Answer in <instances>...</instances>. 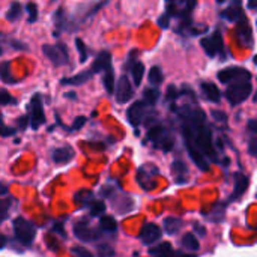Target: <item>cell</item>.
Instances as JSON below:
<instances>
[{"label": "cell", "mask_w": 257, "mask_h": 257, "mask_svg": "<svg viewBox=\"0 0 257 257\" xmlns=\"http://www.w3.org/2000/svg\"><path fill=\"white\" fill-rule=\"evenodd\" d=\"M148 140L155 149H161L163 152H170L175 146V139L170 130L161 122H154L148 126Z\"/></svg>", "instance_id": "1"}, {"label": "cell", "mask_w": 257, "mask_h": 257, "mask_svg": "<svg viewBox=\"0 0 257 257\" xmlns=\"http://www.w3.org/2000/svg\"><path fill=\"white\" fill-rule=\"evenodd\" d=\"M251 92H253L251 78H239L227 84L224 95L230 105H239L248 99Z\"/></svg>", "instance_id": "2"}, {"label": "cell", "mask_w": 257, "mask_h": 257, "mask_svg": "<svg viewBox=\"0 0 257 257\" xmlns=\"http://www.w3.org/2000/svg\"><path fill=\"white\" fill-rule=\"evenodd\" d=\"M12 227H14V235H15V239L18 241V244H21L24 248L32 247V244L36 238L35 224L23 217H17L12 221Z\"/></svg>", "instance_id": "3"}, {"label": "cell", "mask_w": 257, "mask_h": 257, "mask_svg": "<svg viewBox=\"0 0 257 257\" xmlns=\"http://www.w3.org/2000/svg\"><path fill=\"white\" fill-rule=\"evenodd\" d=\"M154 116H155L154 107H151L149 104H146L143 99L133 102V104L130 105L128 111H126L128 122H130L134 128H139L142 123H145L146 120H151Z\"/></svg>", "instance_id": "4"}, {"label": "cell", "mask_w": 257, "mask_h": 257, "mask_svg": "<svg viewBox=\"0 0 257 257\" xmlns=\"http://www.w3.org/2000/svg\"><path fill=\"white\" fill-rule=\"evenodd\" d=\"M160 175L161 172L155 164H143L137 169L136 179L142 190H145L146 193H151L152 190H155L157 179L160 178Z\"/></svg>", "instance_id": "5"}, {"label": "cell", "mask_w": 257, "mask_h": 257, "mask_svg": "<svg viewBox=\"0 0 257 257\" xmlns=\"http://www.w3.org/2000/svg\"><path fill=\"white\" fill-rule=\"evenodd\" d=\"M27 117L30 122L32 130H39L41 125L45 123V111H44V104H42V95L35 93L27 105Z\"/></svg>", "instance_id": "6"}, {"label": "cell", "mask_w": 257, "mask_h": 257, "mask_svg": "<svg viewBox=\"0 0 257 257\" xmlns=\"http://www.w3.org/2000/svg\"><path fill=\"white\" fill-rule=\"evenodd\" d=\"M42 53L44 56L54 65V66H65L68 62H69V51H68V47L66 44H44L42 45Z\"/></svg>", "instance_id": "7"}, {"label": "cell", "mask_w": 257, "mask_h": 257, "mask_svg": "<svg viewBox=\"0 0 257 257\" xmlns=\"http://www.w3.org/2000/svg\"><path fill=\"white\" fill-rule=\"evenodd\" d=\"M200 45L203 47L205 53L208 57L214 59L220 54H223V50H224V41H223V33L220 29L214 30L209 36H205L202 41H200Z\"/></svg>", "instance_id": "8"}, {"label": "cell", "mask_w": 257, "mask_h": 257, "mask_svg": "<svg viewBox=\"0 0 257 257\" xmlns=\"http://www.w3.org/2000/svg\"><path fill=\"white\" fill-rule=\"evenodd\" d=\"M134 96V86L131 84L128 75L122 74L114 86V99L117 104H126Z\"/></svg>", "instance_id": "9"}, {"label": "cell", "mask_w": 257, "mask_h": 257, "mask_svg": "<svg viewBox=\"0 0 257 257\" xmlns=\"http://www.w3.org/2000/svg\"><path fill=\"white\" fill-rule=\"evenodd\" d=\"M74 235L77 236V239H80L83 242H95L101 238L99 230L92 227L84 218L74 224Z\"/></svg>", "instance_id": "10"}, {"label": "cell", "mask_w": 257, "mask_h": 257, "mask_svg": "<svg viewBox=\"0 0 257 257\" xmlns=\"http://www.w3.org/2000/svg\"><path fill=\"white\" fill-rule=\"evenodd\" d=\"M236 36H238V41H239V44H241L242 47L251 48V47L254 45V41H253V30H251L248 17H247L245 14L236 21Z\"/></svg>", "instance_id": "11"}, {"label": "cell", "mask_w": 257, "mask_h": 257, "mask_svg": "<svg viewBox=\"0 0 257 257\" xmlns=\"http://www.w3.org/2000/svg\"><path fill=\"white\" fill-rule=\"evenodd\" d=\"M136 54H137V51L130 53V56H128V59H126V62L123 65V71L131 74L133 81H134L133 86L139 87L142 84V80H143V75H145V65L140 60L136 59Z\"/></svg>", "instance_id": "12"}, {"label": "cell", "mask_w": 257, "mask_h": 257, "mask_svg": "<svg viewBox=\"0 0 257 257\" xmlns=\"http://www.w3.org/2000/svg\"><path fill=\"white\" fill-rule=\"evenodd\" d=\"M217 78L221 84H229L239 78H251V72L242 66H229V68L218 71Z\"/></svg>", "instance_id": "13"}, {"label": "cell", "mask_w": 257, "mask_h": 257, "mask_svg": "<svg viewBox=\"0 0 257 257\" xmlns=\"http://www.w3.org/2000/svg\"><path fill=\"white\" fill-rule=\"evenodd\" d=\"M53 23H54V36H60L63 32H69V20H68V11L65 6H59L53 14Z\"/></svg>", "instance_id": "14"}, {"label": "cell", "mask_w": 257, "mask_h": 257, "mask_svg": "<svg viewBox=\"0 0 257 257\" xmlns=\"http://www.w3.org/2000/svg\"><path fill=\"white\" fill-rule=\"evenodd\" d=\"M161 235H163V232H161L160 226H157L155 223H146L139 233V239L145 245H151V244L157 242L158 239H161Z\"/></svg>", "instance_id": "15"}, {"label": "cell", "mask_w": 257, "mask_h": 257, "mask_svg": "<svg viewBox=\"0 0 257 257\" xmlns=\"http://www.w3.org/2000/svg\"><path fill=\"white\" fill-rule=\"evenodd\" d=\"M75 157V151L69 145H63L51 149V160L54 164H68Z\"/></svg>", "instance_id": "16"}, {"label": "cell", "mask_w": 257, "mask_h": 257, "mask_svg": "<svg viewBox=\"0 0 257 257\" xmlns=\"http://www.w3.org/2000/svg\"><path fill=\"white\" fill-rule=\"evenodd\" d=\"M172 175H173V179L178 185H182V184H187L188 179H190V172H188V167L184 161L181 160H175L172 163Z\"/></svg>", "instance_id": "17"}, {"label": "cell", "mask_w": 257, "mask_h": 257, "mask_svg": "<svg viewBox=\"0 0 257 257\" xmlns=\"http://www.w3.org/2000/svg\"><path fill=\"white\" fill-rule=\"evenodd\" d=\"M248 184H250L248 176L241 173V172H236L235 173V190H233V194L230 196V202L239 200L245 194V191L248 188Z\"/></svg>", "instance_id": "18"}, {"label": "cell", "mask_w": 257, "mask_h": 257, "mask_svg": "<svg viewBox=\"0 0 257 257\" xmlns=\"http://www.w3.org/2000/svg\"><path fill=\"white\" fill-rule=\"evenodd\" d=\"M200 90L203 93V96L214 104H218L221 101V92L218 89L217 84H214L212 81H202L200 83Z\"/></svg>", "instance_id": "19"}, {"label": "cell", "mask_w": 257, "mask_h": 257, "mask_svg": "<svg viewBox=\"0 0 257 257\" xmlns=\"http://www.w3.org/2000/svg\"><path fill=\"white\" fill-rule=\"evenodd\" d=\"M241 6H242L241 2H233V3H230L226 9H223V11L220 12V17H221L223 20L230 21V23H236V21L245 14V12L242 11Z\"/></svg>", "instance_id": "20"}, {"label": "cell", "mask_w": 257, "mask_h": 257, "mask_svg": "<svg viewBox=\"0 0 257 257\" xmlns=\"http://www.w3.org/2000/svg\"><path fill=\"white\" fill-rule=\"evenodd\" d=\"M93 75H95V74H93V71H92L90 68H87V69H84V71L78 72L77 75L62 78V80H60V83H62V84H66V86H81V84H84L86 81H89Z\"/></svg>", "instance_id": "21"}, {"label": "cell", "mask_w": 257, "mask_h": 257, "mask_svg": "<svg viewBox=\"0 0 257 257\" xmlns=\"http://www.w3.org/2000/svg\"><path fill=\"white\" fill-rule=\"evenodd\" d=\"M226 208H227V203L224 202H217L212 209L209 212H205V218L211 223H221L224 221V217H226Z\"/></svg>", "instance_id": "22"}, {"label": "cell", "mask_w": 257, "mask_h": 257, "mask_svg": "<svg viewBox=\"0 0 257 257\" xmlns=\"http://www.w3.org/2000/svg\"><path fill=\"white\" fill-rule=\"evenodd\" d=\"M98 230L99 233H104L107 236H114L116 232H117V223L114 220V217H110V215H104L99 218V223H98Z\"/></svg>", "instance_id": "23"}, {"label": "cell", "mask_w": 257, "mask_h": 257, "mask_svg": "<svg viewBox=\"0 0 257 257\" xmlns=\"http://www.w3.org/2000/svg\"><path fill=\"white\" fill-rule=\"evenodd\" d=\"M182 220L181 218H178V217H167V218H164V221H163V229H164V232L167 233V235H176L181 229H182Z\"/></svg>", "instance_id": "24"}, {"label": "cell", "mask_w": 257, "mask_h": 257, "mask_svg": "<svg viewBox=\"0 0 257 257\" xmlns=\"http://www.w3.org/2000/svg\"><path fill=\"white\" fill-rule=\"evenodd\" d=\"M0 80L5 83V84H15L18 80L11 74V62L9 60H5V62H0Z\"/></svg>", "instance_id": "25"}, {"label": "cell", "mask_w": 257, "mask_h": 257, "mask_svg": "<svg viewBox=\"0 0 257 257\" xmlns=\"http://www.w3.org/2000/svg\"><path fill=\"white\" fill-rule=\"evenodd\" d=\"M148 80H149V83L152 84V87H157V89H158V86L163 84V81H164L163 69H161L160 66H152V68L149 69Z\"/></svg>", "instance_id": "26"}, {"label": "cell", "mask_w": 257, "mask_h": 257, "mask_svg": "<svg viewBox=\"0 0 257 257\" xmlns=\"http://www.w3.org/2000/svg\"><path fill=\"white\" fill-rule=\"evenodd\" d=\"M102 83H104V87L107 90L108 95H113L114 92V71H113V66H108L104 74H102Z\"/></svg>", "instance_id": "27"}, {"label": "cell", "mask_w": 257, "mask_h": 257, "mask_svg": "<svg viewBox=\"0 0 257 257\" xmlns=\"http://www.w3.org/2000/svg\"><path fill=\"white\" fill-rule=\"evenodd\" d=\"M160 98H161V92L157 87H148L143 92V101L146 104H149L151 107H155V104L160 101Z\"/></svg>", "instance_id": "28"}, {"label": "cell", "mask_w": 257, "mask_h": 257, "mask_svg": "<svg viewBox=\"0 0 257 257\" xmlns=\"http://www.w3.org/2000/svg\"><path fill=\"white\" fill-rule=\"evenodd\" d=\"M181 244L188 251H199V248H200V242L194 236V233H185L184 238H182V241H181Z\"/></svg>", "instance_id": "29"}, {"label": "cell", "mask_w": 257, "mask_h": 257, "mask_svg": "<svg viewBox=\"0 0 257 257\" xmlns=\"http://www.w3.org/2000/svg\"><path fill=\"white\" fill-rule=\"evenodd\" d=\"M172 251H173V247H172L170 242H161V244L149 248V254L155 257H166L169 256Z\"/></svg>", "instance_id": "30"}, {"label": "cell", "mask_w": 257, "mask_h": 257, "mask_svg": "<svg viewBox=\"0 0 257 257\" xmlns=\"http://www.w3.org/2000/svg\"><path fill=\"white\" fill-rule=\"evenodd\" d=\"M21 14H23V6H21V3L14 2V3H11L9 9L6 11V20H8V21H18V20L21 18Z\"/></svg>", "instance_id": "31"}, {"label": "cell", "mask_w": 257, "mask_h": 257, "mask_svg": "<svg viewBox=\"0 0 257 257\" xmlns=\"http://www.w3.org/2000/svg\"><path fill=\"white\" fill-rule=\"evenodd\" d=\"M90 217H101L105 212V203L102 200H93L87 205Z\"/></svg>", "instance_id": "32"}, {"label": "cell", "mask_w": 257, "mask_h": 257, "mask_svg": "<svg viewBox=\"0 0 257 257\" xmlns=\"http://www.w3.org/2000/svg\"><path fill=\"white\" fill-rule=\"evenodd\" d=\"M93 200H95V197H93V193L90 190H81L75 194V202L83 205V206H87Z\"/></svg>", "instance_id": "33"}, {"label": "cell", "mask_w": 257, "mask_h": 257, "mask_svg": "<svg viewBox=\"0 0 257 257\" xmlns=\"http://www.w3.org/2000/svg\"><path fill=\"white\" fill-rule=\"evenodd\" d=\"M14 199H0V223L5 221L9 215V211L12 208Z\"/></svg>", "instance_id": "34"}, {"label": "cell", "mask_w": 257, "mask_h": 257, "mask_svg": "<svg viewBox=\"0 0 257 257\" xmlns=\"http://www.w3.org/2000/svg\"><path fill=\"white\" fill-rule=\"evenodd\" d=\"M75 47H77V51H78V56H80V62L84 63L89 57V48L86 47V44L80 39V38H75Z\"/></svg>", "instance_id": "35"}, {"label": "cell", "mask_w": 257, "mask_h": 257, "mask_svg": "<svg viewBox=\"0 0 257 257\" xmlns=\"http://www.w3.org/2000/svg\"><path fill=\"white\" fill-rule=\"evenodd\" d=\"M12 104H18V99H15L8 90L0 89V105L6 107V105H12Z\"/></svg>", "instance_id": "36"}, {"label": "cell", "mask_w": 257, "mask_h": 257, "mask_svg": "<svg viewBox=\"0 0 257 257\" xmlns=\"http://www.w3.org/2000/svg\"><path fill=\"white\" fill-rule=\"evenodd\" d=\"M26 9H27V12H29V24H33V23H36L38 21V6H36V3H27L26 5Z\"/></svg>", "instance_id": "37"}, {"label": "cell", "mask_w": 257, "mask_h": 257, "mask_svg": "<svg viewBox=\"0 0 257 257\" xmlns=\"http://www.w3.org/2000/svg\"><path fill=\"white\" fill-rule=\"evenodd\" d=\"M71 254H72L74 257H95L93 256V253H90L87 248H84V247H78V245L71 247Z\"/></svg>", "instance_id": "38"}, {"label": "cell", "mask_w": 257, "mask_h": 257, "mask_svg": "<svg viewBox=\"0 0 257 257\" xmlns=\"http://www.w3.org/2000/svg\"><path fill=\"white\" fill-rule=\"evenodd\" d=\"M178 98H179V90L175 86H169L167 87V93H166V99L170 102V105L175 104L178 101Z\"/></svg>", "instance_id": "39"}, {"label": "cell", "mask_w": 257, "mask_h": 257, "mask_svg": "<svg viewBox=\"0 0 257 257\" xmlns=\"http://www.w3.org/2000/svg\"><path fill=\"white\" fill-rule=\"evenodd\" d=\"M50 230H51L53 233H57L60 238H66V232L63 230V221H53Z\"/></svg>", "instance_id": "40"}, {"label": "cell", "mask_w": 257, "mask_h": 257, "mask_svg": "<svg viewBox=\"0 0 257 257\" xmlns=\"http://www.w3.org/2000/svg\"><path fill=\"white\" fill-rule=\"evenodd\" d=\"M257 133H250V139H248V152L251 157L257 155V140H256Z\"/></svg>", "instance_id": "41"}, {"label": "cell", "mask_w": 257, "mask_h": 257, "mask_svg": "<svg viewBox=\"0 0 257 257\" xmlns=\"http://www.w3.org/2000/svg\"><path fill=\"white\" fill-rule=\"evenodd\" d=\"M212 117L218 122V123H223L224 126L227 125V114L224 111H220V110H212L211 111Z\"/></svg>", "instance_id": "42"}, {"label": "cell", "mask_w": 257, "mask_h": 257, "mask_svg": "<svg viewBox=\"0 0 257 257\" xmlns=\"http://www.w3.org/2000/svg\"><path fill=\"white\" fill-rule=\"evenodd\" d=\"M86 122H87V117H86V116H78V117L74 120L72 126L68 128V131H78V130H81V128L86 125Z\"/></svg>", "instance_id": "43"}, {"label": "cell", "mask_w": 257, "mask_h": 257, "mask_svg": "<svg viewBox=\"0 0 257 257\" xmlns=\"http://www.w3.org/2000/svg\"><path fill=\"white\" fill-rule=\"evenodd\" d=\"M98 251H99V257H113L114 256V250L107 245V244H101L98 245Z\"/></svg>", "instance_id": "44"}, {"label": "cell", "mask_w": 257, "mask_h": 257, "mask_svg": "<svg viewBox=\"0 0 257 257\" xmlns=\"http://www.w3.org/2000/svg\"><path fill=\"white\" fill-rule=\"evenodd\" d=\"M15 133H17V130L3 125V123H2V117H0V136H2V137H11V136H14Z\"/></svg>", "instance_id": "45"}, {"label": "cell", "mask_w": 257, "mask_h": 257, "mask_svg": "<svg viewBox=\"0 0 257 257\" xmlns=\"http://www.w3.org/2000/svg\"><path fill=\"white\" fill-rule=\"evenodd\" d=\"M8 44H9V47H12L14 50H27V45H26L24 42L18 41V39H9Z\"/></svg>", "instance_id": "46"}, {"label": "cell", "mask_w": 257, "mask_h": 257, "mask_svg": "<svg viewBox=\"0 0 257 257\" xmlns=\"http://www.w3.org/2000/svg\"><path fill=\"white\" fill-rule=\"evenodd\" d=\"M158 26L161 27V29H169L170 27V18L164 14V15H161L160 18H158Z\"/></svg>", "instance_id": "47"}, {"label": "cell", "mask_w": 257, "mask_h": 257, "mask_svg": "<svg viewBox=\"0 0 257 257\" xmlns=\"http://www.w3.org/2000/svg\"><path fill=\"white\" fill-rule=\"evenodd\" d=\"M27 125H29V117L27 116H21L18 119V130L20 131H24L27 128Z\"/></svg>", "instance_id": "48"}, {"label": "cell", "mask_w": 257, "mask_h": 257, "mask_svg": "<svg viewBox=\"0 0 257 257\" xmlns=\"http://www.w3.org/2000/svg\"><path fill=\"white\" fill-rule=\"evenodd\" d=\"M194 230H196V232H199V235H200L202 238H203V236H206V229H205L202 224L196 223V224H194Z\"/></svg>", "instance_id": "49"}, {"label": "cell", "mask_w": 257, "mask_h": 257, "mask_svg": "<svg viewBox=\"0 0 257 257\" xmlns=\"http://www.w3.org/2000/svg\"><path fill=\"white\" fill-rule=\"evenodd\" d=\"M170 257H197L196 254H188V253H182V251H173Z\"/></svg>", "instance_id": "50"}, {"label": "cell", "mask_w": 257, "mask_h": 257, "mask_svg": "<svg viewBox=\"0 0 257 257\" xmlns=\"http://www.w3.org/2000/svg\"><path fill=\"white\" fill-rule=\"evenodd\" d=\"M8 191H9V187H8L6 184L0 182V197L6 196V194H8Z\"/></svg>", "instance_id": "51"}, {"label": "cell", "mask_w": 257, "mask_h": 257, "mask_svg": "<svg viewBox=\"0 0 257 257\" xmlns=\"http://www.w3.org/2000/svg\"><path fill=\"white\" fill-rule=\"evenodd\" d=\"M66 99H71V101H77V95L74 93V92H66L65 95H63Z\"/></svg>", "instance_id": "52"}, {"label": "cell", "mask_w": 257, "mask_h": 257, "mask_svg": "<svg viewBox=\"0 0 257 257\" xmlns=\"http://www.w3.org/2000/svg\"><path fill=\"white\" fill-rule=\"evenodd\" d=\"M8 244V238L5 235H0V250H3Z\"/></svg>", "instance_id": "53"}, {"label": "cell", "mask_w": 257, "mask_h": 257, "mask_svg": "<svg viewBox=\"0 0 257 257\" xmlns=\"http://www.w3.org/2000/svg\"><path fill=\"white\" fill-rule=\"evenodd\" d=\"M248 8H250V9H256L257 5L254 3V2H250V3H248Z\"/></svg>", "instance_id": "54"}, {"label": "cell", "mask_w": 257, "mask_h": 257, "mask_svg": "<svg viewBox=\"0 0 257 257\" xmlns=\"http://www.w3.org/2000/svg\"><path fill=\"white\" fill-rule=\"evenodd\" d=\"M3 54V48H2V45H0V56Z\"/></svg>", "instance_id": "55"}]
</instances>
